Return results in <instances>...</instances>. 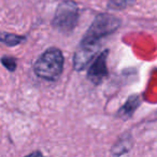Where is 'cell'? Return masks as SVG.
<instances>
[{"mask_svg":"<svg viewBox=\"0 0 157 157\" xmlns=\"http://www.w3.org/2000/svg\"><path fill=\"white\" fill-rule=\"evenodd\" d=\"M1 63L7 68L9 71H14L16 69V60L13 57H9V56H5L0 59Z\"/></svg>","mask_w":157,"mask_h":157,"instance_id":"9","label":"cell"},{"mask_svg":"<svg viewBox=\"0 0 157 157\" xmlns=\"http://www.w3.org/2000/svg\"><path fill=\"white\" fill-rule=\"evenodd\" d=\"M63 55L59 48H48L35 63V73L46 81H56L63 72Z\"/></svg>","mask_w":157,"mask_h":157,"instance_id":"1","label":"cell"},{"mask_svg":"<svg viewBox=\"0 0 157 157\" xmlns=\"http://www.w3.org/2000/svg\"><path fill=\"white\" fill-rule=\"evenodd\" d=\"M25 41V37L12 33H0V43H3L8 46H14Z\"/></svg>","mask_w":157,"mask_h":157,"instance_id":"7","label":"cell"},{"mask_svg":"<svg viewBox=\"0 0 157 157\" xmlns=\"http://www.w3.org/2000/svg\"><path fill=\"white\" fill-rule=\"evenodd\" d=\"M78 21V8L73 1H63L59 3L53 18V26L59 31L70 33L75 28Z\"/></svg>","mask_w":157,"mask_h":157,"instance_id":"3","label":"cell"},{"mask_svg":"<svg viewBox=\"0 0 157 157\" xmlns=\"http://www.w3.org/2000/svg\"><path fill=\"white\" fill-rule=\"evenodd\" d=\"M136 0H109L108 8L111 10H124L132 6Z\"/></svg>","mask_w":157,"mask_h":157,"instance_id":"8","label":"cell"},{"mask_svg":"<svg viewBox=\"0 0 157 157\" xmlns=\"http://www.w3.org/2000/svg\"><path fill=\"white\" fill-rule=\"evenodd\" d=\"M140 105V97L135 95V96H131L128 98V100L126 101L124 105L118 111V116L124 120L126 118H129L131 117V115L133 114V112L137 110V108L139 107Z\"/></svg>","mask_w":157,"mask_h":157,"instance_id":"6","label":"cell"},{"mask_svg":"<svg viewBox=\"0 0 157 157\" xmlns=\"http://www.w3.org/2000/svg\"><path fill=\"white\" fill-rule=\"evenodd\" d=\"M109 51H105L96 57L87 72V76L94 84H99L108 74L107 58Z\"/></svg>","mask_w":157,"mask_h":157,"instance_id":"5","label":"cell"},{"mask_svg":"<svg viewBox=\"0 0 157 157\" xmlns=\"http://www.w3.org/2000/svg\"><path fill=\"white\" fill-rule=\"evenodd\" d=\"M99 48L100 46L88 45V44H83L80 42L73 58L74 69L76 71H82L83 69H85L87 65H90V61L95 58L99 51Z\"/></svg>","mask_w":157,"mask_h":157,"instance_id":"4","label":"cell"},{"mask_svg":"<svg viewBox=\"0 0 157 157\" xmlns=\"http://www.w3.org/2000/svg\"><path fill=\"white\" fill-rule=\"evenodd\" d=\"M121 26V21L109 13H102L96 16L88 30L84 35L81 43L100 46V40L113 33Z\"/></svg>","mask_w":157,"mask_h":157,"instance_id":"2","label":"cell"}]
</instances>
